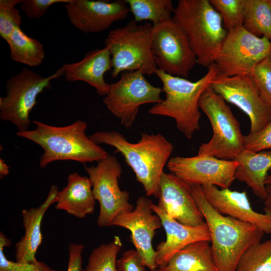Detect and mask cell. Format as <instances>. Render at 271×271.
Returning a JSON list of instances; mask_svg holds the SVG:
<instances>
[{
    "instance_id": "cell-1",
    "label": "cell",
    "mask_w": 271,
    "mask_h": 271,
    "mask_svg": "<svg viewBox=\"0 0 271 271\" xmlns=\"http://www.w3.org/2000/svg\"><path fill=\"white\" fill-rule=\"evenodd\" d=\"M88 137L97 145L115 148L133 171L146 196L158 198L161 177L174 149L164 136L142 132L140 140L136 143L128 142L122 134L114 130L98 131Z\"/></svg>"
},
{
    "instance_id": "cell-2",
    "label": "cell",
    "mask_w": 271,
    "mask_h": 271,
    "mask_svg": "<svg viewBox=\"0 0 271 271\" xmlns=\"http://www.w3.org/2000/svg\"><path fill=\"white\" fill-rule=\"evenodd\" d=\"M189 185L208 227L216 267L219 271H235L244 252L260 242L264 232L251 224L220 213L207 201L201 186Z\"/></svg>"
},
{
    "instance_id": "cell-3",
    "label": "cell",
    "mask_w": 271,
    "mask_h": 271,
    "mask_svg": "<svg viewBox=\"0 0 271 271\" xmlns=\"http://www.w3.org/2000/svg\"><path fill=\"white\" fill-rule=\"evenodd\" d=\"M33 130L17 131V135L29 140L43 150L40 167L44 168L56 161L72 160L85 164L98 162L108 153L87 137L86 121L78 120L65 126H55L39 121Z\"/></svg>"
},
{
    "instance_id": "cell-4",
    "label": "cell",
    "mask_w": 271,
    "mask_h": 271,
    "mask_svg": "<svg viewBox=\"0 0 271 271\" xmlns=\"http://www.w3.org/2000/svg\"><path fill=\"white\" fill-rule=\"evenodd\" d=\"M208 69L207 73L196 81L156 70L155 73L162 82L166 97L161 102L155 104L148 112L173 118L179 131L187 139H191L200 129V97L218 73L215 63Z\"/></svg>"
},
{
    "instance_id": "cell-5",
    "label": "cell",
    "mask_w": 271,
    "mask_h": 271,
    "mask_svg": "<svg viewBox=\"0 0 271 271\" xmlns=\"http://www.w3.org/2000/svg\"><path fill=\"white\" fill-rule=\"evenodd\" d=\"M173 20L186 34L197 57V63L209 68L227 36L222 18L209 0H179Z\"/></svg>"
},
{
    "instance_id": "cell-6",
    "label": "cell",
    "mask_w": 271,
    "mask_h": 271,
    "mask_svg": "<svg viewBox=\"0 0 271 271\" xmlns=\"http://www.w3.org/2000/svg\"><path fill=\"white\" fill-rule=\"evenodd\" d=\"M153 24L138 25L132 19L124 26L110 31L104 43L111 55V76L121 72L140 70L150 75L157 70L151 44Z\"/></svg>"
},
{
    "instance_id": "cell-7",
    "label": "cell",
    "mask_w": 271,
    "mask_h": 271,
    "mask_svg": "<svg viewBox=\"0 0 271 271\" xmlns=\"http://www.w3.org/2000/svg\"><path fill=\"white\" fill-rule=\"evenodd\" d=\"M199 106L210 120L213 135L208 142L200 146L198 154L234 160L244 150V136L229 106L210 85L201 94Z\"/></svg>"
},
{
    "instance_id": "cell-8",
    "label": "cell",
    "mask_w": 271,
    "mask_h": 271,
    "mask_svg": "<svg viewBox=\"0 0 271 271\" xmlns=\"http://www.w3.org/2000/svg\"><path fill=\"white\" fill-rule=\"evenodd\" d=\"M64 75L61 68L44 77L28 68L13 75L6 83V96L0 97V119L12 122L18 131L28 130L30 113L38 95L50 88L51 81Z\"/></svg>"
},
{
    "instance_id": "cell-9",
    "label": "cell",
    "mask_w": 271,
    "mask_h": 271,
    "mask_svg": "<svg viewBox=\"0 0 271 271\" xmlns=\"http://www.w3.org/2000/svg\"><path fill=\"white\" fill-rule=\"evenodd\" d=\"M97 163L85 169L92 184L94 197L100 205L97 224L105 227L111 226L119 215L132 211L133 206L128 201L129 193L119 187L122 168L116 157L108 154Z\"/></svg>"
},
{
    "instance_id": "cell-10",
    "label": "cell",
    "mask_w": 271,
    "mask_h": 271,
    "mask_svg": "<svg viewBox=\"0 0 271 271\" xmlns=\"http://www.w3.org/2000/svg\"><path fill=\"white\" fill-rule=\"evenodd\" d=\"M151 48L158 68L187 78L197 57L186 34L171 19L153 26Z\"/></svg>"
},
{
    "instance_id": "cell-11",
    "label": "cell",
    "mask_w": 271,
    "mask_h": 271,
    "mask_svg": "<svg viewBox=\"0 0 271 271\" xmlns=\"http://www.w3.org/2000/svg\"><path fill=\"white\" fill-rule=\"evenodd\" d=\"M162 89L152 85L140 70L125 71L119 80L109 84L103 102L126 127H130L144 104L161 102Z\"/></svg>"
},
{
    "instance_id": "cell-12",
    "label": "cell",
    "mask_w": 271,
    "mask_h": 271,
    "mask_svg": "<svg viewBox=\"0 0 271 271\" xmlns=\"http://www.w3.org/2000/svg\"><path fill=\"white\" fill-rule=\"evenodd\" d=\"M271 53V41L256 37L242 26L228 31L215 59L218 75H250L254 67Z\"/></svg>"
},
{
    "instance_id": "cell-13",
    "label": "cell",
    "mask_w": 271,
    "mask_h": 271,
    "mask_svg": "<svg viewBox=\"0 0 271 271\" xmlns=\"http://www.w3.org/2000/svg\"><path fill=\"white\" fill-rule=\"evenodd\" d=\"M210 86L225 101L235 105L249 117L250 133L259 131L271 120V105L262 99L250 75H217Z\"/></svg>"
},
{
    "instance_id": "cell-14",
    "label": "cell",
    "mask_w": 271,
    "mask_h": 271,
    "mask_svg": "<svg viewBox=\"0 0 271 271\" xmlns=\"http://www.w3.org/2000/svg\"><path fill=\"white\" fill-rule=\"evenodd\" d=\"M238 163L216 157L197 155L191 157L170 158L167 167L170 172L188 185H213L228 188L235 179Z\"/></svg>"
},
{
    "instance_id": "cell-15",
    "label": "cell",
    "mask_w": 271,
    "mask_h": 271,
    "mask_svg": "<svg viewBox=\"0 0 271 271\" xmlns=\"http://www.w3.org/2000/svg\"><path fill=\"white\" fill-rule=\"evenodd\" d=\"M152 201L144 196L137 200L134 208L116 217L111 225L129 230L130 241L135 247L146 266L151 271L158 268L156 263V251L152 241L156 230L162 226L160 217L152 209Z\"/></svg>"
},
{
    "instance_id": "cell-16",
    "label": "cell",
    "mask_w": 271,
    "mask_h": 271,
    "mask_svg": "<svg viewBox=\"0 0 271 271\" xmlns=\"http://www.w3.org/2000/svg\"><path fill=\"white\" fill-rule=\"evenodd\" d=\"M63 6L70 23L85 33L103 31L124 20L129 11L125 0H72Z\"/></svg>"
},
{
    "instance_id": "cell-17",
    "label": "cell",
    "mask_w": 271,
    "mask_h": 271,
    "mask_svg": "<svg viewBox=\"0 0 271 271\" xmlns=\"http://www.w3.org/2000/svg\"><path fill=\"white\" fill-rule=\"evenodd\" d=\"M158 206L170 218L190 226L205 223L189 185L170 173L162 174Z\"/></svg>"
},
{
    "instance_id": "cell-18",
    "label": "cell",
    "mask_w": 271,
    "mask_h": 271,
    "mask_svg": "<svg viewBox=\"0 0 271 271\" xmlns=\"http://www.w3.org/2000/svg\"><path fill=\"white\" fill-rule=\"evenodd\" d=\"M201 188L207 201L220 213L251 224L264 233H271V208L264 207V213L255 211L245 191L219 189L210 184L203 185Z\"/></svg>"
},
{
    "instance_id": "cell-19",
    "label": "cell",
    "mask_w": 271,
    "mask_h": 271,
    "mask_svg": "<svg viewBox=\"0 0 271 271\" xmlns=\"http://www.w3.org/2000/svg\"><path fill=\"white\" fill-rule=\"evenodd\" d=\"M151 207L160 217L166 234L165 241L159 243L156 250L158 267L166 266L175 254L188 244L202 240L210 241L206 222L198 226H188L169 217L157 205L153 203Z\"/></svg>"
},
{
    "instance_id": "cell-20",
    "label": "cell",
    "mask_w": 271,
    "mask_h": 271,
    "mask_svg": "<svg viewBox=\"0 0 271 271\" xmlns=\"http://www.w3.org/2000/svg\"><path fill=\"white\" fill-rule=\"evenodd\" d=\"M61 68L67 81H83L95 88L98 95L107 94L109 84L105 81L104 75L112 68L111 55L107 48L90 51L81 61L66 63Z\"/></svg>"
},
{
    "instance_id": "cell-21",
    "label": "cell",
    "mask_w": 271,
    "mask_h": 271,
    "mask_svg": "<svg viewBox=\"0 0 271 271\" xmlns=\"http://www.w3.org/2000/svg\"><path fill=\"white\" fill-rule=\"evenodd\" d=\"M58 188L52 185L45 201L37 208L23 209L22 211L23 225L25 233L15 245L16 261L24 263H35L38 262L36 253L41 244L43 236L41 225L43 218L49 207L56 203Z\"/></svg>"
},
{
    "instance_id": "cell-22",
    "label": "cell",
    "mask_w": 271,
    "mask_h": 271,
    "mask_svg": "<svg viewBox=\"0 0 271 271\" xmlns=\"http://www.w3.org/2000/svg\"><path fill=\"white\" fill-rule=\"evenodd\" d=\"M95 204L89 178L74 172L68 175L67 185L59 191L55 208L82 219L93 213Z\"/></svg>"
},
{
    "instance_id": "cell-23",
    "label": "cell",
    "mask_w": 271,
    "mask_h": 271,
    "mask_svg": "<svg viewBox=\"0 0 271 271\" xmlns=\"http://www.w3.org/2000/svg\"><path fill=\"white\" fill-rule=\"evenodd\" d=\"M234 160L238 163L235 179L245 182L254 195L265 200L267 197L265 180L271 168V151L254 153L244 150Z\"/></svg>"
},
{
    "instance_id": "cell-24",
    "label": "cell",
    "mask_w": 271,
    "mask_h": 271,
    "mask_svg": "<svg viewBox=\"0 0 271 271\" xmlns=\"http://www.w3.org/2000/svg\"><path fill=\"white\" fill-rule=\"evenodd\" d=\"M156 271H219L208 241H199L182 248L170 259L167 265Z\"/></svg>"
},
{
    "instance_id": "cell-25",
    "label": "cell",
    "mask_w": 271,
    "mask_h": 271,
    "mask_svg": "<svg viewBox=\"0 0 271 271\" xmlns=\"http://www.w3.org/2000/svg\"><path fill=\"white\" fill-rule=\"evenodd\" d=\"M12 61L30 67L41 65L45 57L43 45L27 35L20 28H15L7 42Z\"/></svg>"
},
{
    "instance_id": "cell-26",
    "label": "cell",
    "mask_w": 271,
    "mask_h": 271,
    "mask_svg": "<svg viewBox=\"0 0 271 271\" xmlns=\"http://www.w3.org/2000/svg\"><path fill=\"white\" fill-rule=\"evenodd\" d=\"M243 27L252 35L271 41V0H245Z\"/></svg>"
},
{
    "instance_id": "cell-27",
    "label": "cell",
    "mask_w": 271,
    "mask_h": 271,
    "mask_svg": "<svg viewBox=\"0 0 271 271\" xmlns=\"http://www.w3.org/2000/svg\"><path fill=\"white\" fill-rule=\"evenodd\" d=\"M137 23L149 20L156 26L173 18L171 0H125Z\"/></svg>"
},
{
    "instance_id": "cell-28",
    "label": "cell",
    "mask_w": 271,
    "mask_h": 271,
    "mask_svg": "<svg viewBox=\"0 0 271 271\" xmlns=\"http://www.w3.org/2000/svg\"><path fill=\"white\" fill-rule=\"evenodd\" d=\"M122 246L120 238L114 236L108 243L94 248L89 255L84 271H119L116 258Z\"/></svg>"
},
{
    "instance_id": "cell-29",
    "label": "cell",
    "mask_w": 271,
    "mask_h": 271,
    "mask_svg": "<svg viewBox=\"0 0 271 271\" xmlns=\"http://www.w3.org/2000/svg\"><path fill=\"white\" fill-rule=\"evenodd\" d=\"M235 271H271V239L259 242L247 249Z\"/></svg>"
},
{
    "instance_id": "cell-30",
    "label": "cell",
    "mask_w": 271,
    "mask_h": 271,
    "mask_svg": "<svg viewBox=\"0 0 271 271\" xmlns=\"http://www.w3.org/2000/svg\"><path fill=\"white\" fill-rule=\"evenodd\" d=\"M220 15L224 28L229 31L243 26L245 0H209Z\"/></svg>"
},
{
    "instance_id": "cell-31",
    "label": "cell",
    "mask_w": 271,
    "mask_h": 271,
    "mask_svg": "<svg viewBox=\"0 0 271 271\" xmlns=\"http://www.w3.org/2000/svg\"><path fill=\"white\" fill-rule=\"evenodd\" d=\"M23 0H0V36L6 42L15 28L20 27L22 17L16 5Z\"/></svg>"
},
{
    "instance_id": "cell-32",
    "label": "cell",
    "mask_w": 271,
    "mask_h": 271,
    "mask_svg": "<svg viewBox=\"0 0 271 271\" xmlns=\"http://www.w3.org/2000/svg\"><path fill=\"white\" fill-rule=\"evenodd\" d=\"M250 76L262 99L271 105V53L254 67Z\"/></svg>"
},
{
    "instance_id": "cell-33",
    "label": "cell",
    "mask_w": 271,
    "mask_h": 271,
    "mask_svg": "<svg viewBox=\"0 0 271 271\" xmlns=\"http://www.w3.org/2000/svg\"><path fill=\"white\" fill-rule=\"evenodd\" d=\"M11 241L2 232L0 233V271H56L46 263H35L13 261L7 258L4 249L11 245Z\"/></svg>"
},
{
    "instance_id": "cell-34",
    "label": "cell",
    "mask_w": 271,
    "mask_h": 271,
    "mask_svg": "<svg viewBox=\"0 0 271 271\" xmlns=\"http://www.w3.org/2000/svg\"><path fill=\"white\" fill-rule=\"evenodd\" d=\"M244 149L254 153L271 149V120L259 131L244 136Z\"/></svg>"
},
{
    "instance_id": "cell-35",
    "label": "cell",
    "mask_w": 271,
    "mask_h": 271,
    "mask_svg": "<svg viewBox=\"0 0 271 271\" xmlns=\"http://www.w3.org/2000/svg\"><path fill=\"white\" fill-rule=\"evenodd\" d=\"M72 0H23L21 10L30 18L40 19L46 13L51 5L62 3H68Z\"/></svg>"
},
{
    "instance_id": "cell-36",
    "label": "cell",
    "mask_w": 271,
    "mask_h": 271,
    "mask_svg": "<svg viewBox=\"0 0 271 271\" xmlns=\"http://www.w3.org/2000/svg\"><path fill=\"white\" fill-rule=\"evenodd\" d=\"M116 266L119 271H146V264L136 250L125 251L116 261Z\"/></svg>"
},
{
    "instance_id": "cell-37",
    "label": "cell",
    "mask_w": 271,
    "mask_h": 271,
    "mask_svg": "<svg viewBox=\"0 0 271 271\" xmlns=\"http://www.w3.org/2000/svg\"><path fill=\"white\" fill-rule=\"evenodd\" d=\"M84 245L71 243L68 247L69 259L67 271H82V256Z\"/></svg>"
},
{
    "instance_id": "cell-38",
    "label": "cell",
    "mask_w": 271,
    "mask_h": 271,
    "mask_svg": "<svg viewBox=\"0 0 271 271\" xmlns=\"http://www.w3.org/2000/svg\"><path fill=\"white\" fill-rule=\"evenodd\" d=\"M10 167L7 165L5 161L0 159V177L1 179L7 175L9 173Z\"/></svg>"
},
{
    "instance_id": "cell-39",
    "label": "cell",
    "mask_w": 271,
    "mask_h": 271,
    "mask_svg": "<svg viewBox=\"0 0 271 271\" xmlns=\"http://www.w3.org/2000/svg\"><path fill=\"white\" fill-rule=\"evenodd\" d=\"M267 197L264 200L265 207L271 208V185H266Z\"/></svg>"
},
{
    "instance_id": "cell-40",
    "label": "cell",
    "mask_w": 271,
    "mask_h": 271,
    "mask_svg": "<svg viewBox=\"0 0 271 271\" xmlns=\"http://www.w3.org/2000/svg\"><path fill=\"white\" fill-rule=\"evenodd\" d=\"M265 184L271 185V174L266 176L265 180Z\"/></svg>"
}]
</instances>
